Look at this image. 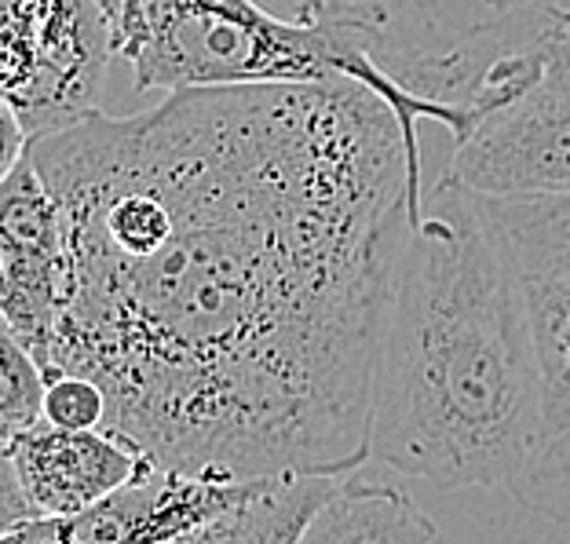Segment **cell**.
I'll list each match as a JSON object with an SVG mask.
<instances>
[{"label":"cell","instance_id":"cell-1","mask_svg":"<svg viewBox=\"0 0 570 544\" xmlns=\"http://www.w3.org/2000/svg\"><path fill=\"white\" fill-rule=\"evenodd\" d=\"M70 300L45 362L184 472L352 475L421 150L352 77L176 88L30 142Z\"/></svg>","mask_w":570,"mask_h":544},{"label":"cell","instance_id":"cell-2","mask_svg":"<svg viewBox=\"0 0 570 544\" xmlns=\"http://www.w3.org/2000/svg\"><path fill=\"white\" fill-rule=\"evenodd\" d=\"M370 461L570 515L541 409L530 278L494 201L450 172L424 194L395 267L373 366Z\"/></svg>","mask_w":570,"mask_h":544},{"label":"cell","instance_id":"cell-3","mask_svg":"<svg viewBox=\"0 0 570 544\" xmlns=\"http://www.w3.org/2000/svg\"><path fill=\"white\" fill-rule=\"evenodd\" d=\"M107 16L114 51L132 62L136 88H213L267 81L370 85L395 118L413 150L417 121H439L453 139L464 136L469 113L413 96L377 62V33L362 19L301 16L278 19L256 0H96Z\"/></svg>","mask_w":570,"mask_h":544},{"label":"cell","instance_id":"cell-4","mask_svg":"<svg viewBox=\"0 0 570 544\" xmlns=\"http://www.w3.org/2000/svg\"><path fill=\"white\" fill-rule=\"evenodd\" d=\"M446 172L490 198L570 194V11L546 8L490 62Z\"/></svg>","mask_w":570,"mask_h":544},{"label":"cell","instance_id":"cell-5","mask_svg":"<svg viewBox=\"0 0 570 544\" xmlns=\"http://www.w3.org/2000/svg\"><path fill=\"white\" fill-rule=\"evenodd\" d=\"M114 56L96 0H4V107L30 142L102 113Z\"/></svg>","mask_w":570,"mask_h":544},{"label":"cell","instance_id":"cell-6","mask_svg":"<svg viewBox=\"0 0 570 544\" xmlns=\"http://www.w3.org/2000/svg\"><path fill=\"white\" fill-rule=\"evenodd\" d=\"M70 300V253L56 194L26 154L0 187V315L37 362H48Z\"/></svg>","mask_w":570,"mask_h":544},{"label":"cell","instance_id":"cell-7","mask_svg":"<svg viewBox=\"0 0 570 544\" xmlns=\"http://www.w3.org/2000/svg\"><path fill=\"white\" fill-rule=\"evenodd\" d=\"M271 478L184 472L150 461L110 497L59 515V544H173L249 501Z\"/></svg>","mask_w":570,"mask_h":544},{"label":"cell","instance_id":"cell-8","mask_svg":"<svg viewBox=\"0 0 570 544\" xmlns=\"http://www.w3.org/2000/svg\"><path fill=\"white\" fill-rule=\"evenodd\" d=\"M0 464L19 478L22 494L45 520V515H77L110 497L147 464V453L114 427L70 432L41 421L4 438Z\"/></svg>","mask_w":570,"mask_h":544},{"label":"cell","instance_id":"cell-9","mask_svg":"<svg viewBox=\"0 0 570 544\" xmlns=\"http://www.w3.org/2000/svg\"><path fill=\"white\" fill-rule=\"evenodd\" d=\"M296 544H439V530L406 489L344 475Z\"/></svg>","mask_w":570,"mask_h":544},{"label":"cell","instance_id":"cell-10","mask_svg":"<svg viewBox=\"0 0 570 544\" xmlns=\"http://www.w3.org/2000/svg\"><path fill=\"white\" fill-rule=\"evenodd\" d=\"M341 478L344 475L271 478L245 504L173 544H296L311 515L322 508V501L333 494Z\"/></svg>","mask_w":570,"mask_h":544},{"label":"cell","instance_id":"cell-11","mask_svg":"<svg viewBox=\"0 0 570 544\" xmlns=\"http://www.w3.org/2000/svg\"><path fill=\"white\" fill-rule=\"evenodd\" d=\"M530 318H534L541 409L556 457L570 446V285L530 278Z\"/></svg>","mask_w":570,"mask_h":544},{"label":"cell","instance_id":"cell-12","mask_svg":"<svg viewBox=\"0 0 570 544\" xmlns=\"http://www.w3.org/2000/svg\"><path fill=\"white\" fill-rule=\"evenodd\" d=\"M490 198V194H487ZM527 278L570 285V194L490 198Z\"/></svg>","mask_w":570,"mask_h":544},{"label":"cell","instance_id":"cell-13","mask_svg":"<svg viewBox=\"0 0 570 544\" xmlns=\"http://www.w3.org/2000/svg\"><path fill=\"white\" fill-rule=\"evenodd\" d=\"M48 373L4 329L0 336V443L45 421Z\"/></svg>","mask_w":570,"mask_h":544},{"label":"cell","instance_id":"cell-14","mask_svg":"<svg viewBox=\"0 0 570 544\" xmlns=\"http://www.w3.org/2000/svg\"><path fill=\"white\" fill-rule=\"evenodd\" d=\"M110 403L102 387L77 373H59L48 380L45 398V421L56 427H70V432H92V427H107Z\"/></svg>","mask_w":570,"mask_h":544},{"label":"cell","instance_id":"cell-15","mask_svg":"<svg viewBox=\"0 0 570 544\" xmlns=\"http://www.w3.org/2000/svg\"><path fill=\"white\" fill-rule=\"evenodd\" d=\"M0 544H59V515H45V520H30L4 530Z\"/></svg>","mask_w":570,"mask_h":544},{"label":"cell","instance_id":"cell-16","mask_svg":"<svg viewBox=\"0 0 570 544\" xmlns=\"http://www.w3.org/2000/svg\"><path fill=\"white\" fill-rule=\"evenodd\" d=\"M490 4H498V8H512V0H490Z\"/></svg>","mask_w":570,"mask_h":544},{"label":"cell","instance_id":"cell-17","mask_svg":"<svg viewBox=\"0 0 570 544\" xmlns=\"http://www.w3.org/2000/svg\"><path fill=\"white\" fill-rule=\"evenodd\" d=\"M527 4H534V0H512V8H527Z\"/></svg>","mask_w":570,"mask_h":544}]
</instances>
